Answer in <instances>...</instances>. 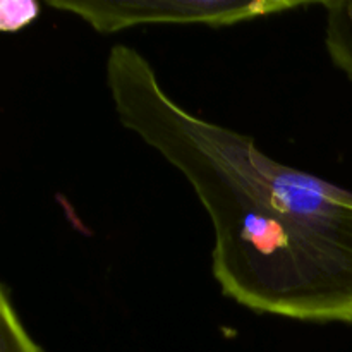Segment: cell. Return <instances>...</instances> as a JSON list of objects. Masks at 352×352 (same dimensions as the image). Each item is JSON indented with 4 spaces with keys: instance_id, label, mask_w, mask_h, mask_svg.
<instances>
[{
    "instance_id": "obj_4",
    "label": "cell",
    "mask_w": 352,
    "mask_h": 352,
    "mask_svg": "<svg viewBox=\"0 0 352 352\" xmlns=\"http://www.w3.org/2000/svg\"><path fill=\"white\" fill-rule=\"evenodd\" d=\"M0 352H45L21 322L7 285L0 291Z\"/></svg>"
},
{
    "instance_id": "obj_3",
    "label": "cell",
    "mask_w": 352,
    "mask_h": 352,
    "mask_svg": "<svg viewBox=\"0 0 352 352\" xmlns=\"http://www.w3.org/2000/svg\"><path fill=\"white\" fill-rule=\"evenodd\" d=\"M325 47L333 64L352 81V0H323Z\"/></svg>"
},
{
    "instance_id": "obj_1",
    "label": "cell",
    "mask_w": 352,
    "mask_h": 352,
    "mask_svg": "<svg viewBox=\"0 0 352 352\" xmlns=\"http://www.w3.org/2000/svg\"><path fill=\"white\" fill-rule=\"evenodd\" d=\"M105 78L119 122L184 175L210 215L220 291L251 311L352 325V192L186 110L129 45L110 48Z\"/></svg>"
},
{
    "instance_id": "obj_5",
    "label": "cell",
    "mask_w": 352,
    "mask_h": 352,
    "mask_svg": "<svg viewBox=\"0 0 352 352\" xmlns=\"http://www.w3.org/2000/svg\"><path fill=\"white\" fill-rule=\"evenodd\" d=\"M40 12V6L34 2H6L0 9V26L3 31H17L30 24Z\"/></svg>"
},
{
    "instance_id": "obj_2",
    "label": "cell",
    "mask_w": 352,
    "mask_h": 352,
    "mask_svg": "<svg viewBox=\"0 0 352 352\" xmlns=\"http://www.w3.org/2000/svg\"><path fill=\"white\" fill-rule=\"evenodd\" d=\"M313 3L289 0H48L47 6L79 17L98 33L112 34L148 24L232 26Z\"/></svg>"
}]
</instances>
